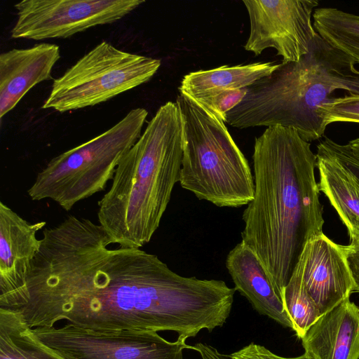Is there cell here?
I'll list each match as a JSON object with an SVG mask.
<instances>
[{
    "instance_id": "cell-1",
    "label": "cell",
    "mask_w": 359,
    "mask_h": 359,
    "mask_svg": "<svg viewBox=\"0 0 359 359\" xmlns=\"http://www.w3.org/2000/svg\"><path fill=\"white\" fill-rule=\"evenodd\" d=\"M15 312L31 328L59 320L87 330L172 331L178 339L226 322L235 291L221 280L184 277L140 248H109L100 224L69 215L46 229Z\"/></svg>"
},
{
    "instance_id": "cell-2",
    "label": "cell",
    "mask_w": 359,
    "mask_h": 359,
    "mask_svg": "<svg viewBox=\"0 0 359 359\" xmlns=\"http://www.w3.org/2000/svg\"><path fill=\"white\" fill-rule=\"evenodd\" d=\"M255 191L242 215V241L257 255L282 299L307 242L323 233L316 154L293 128L267 127L255 139Z\"/></svg>"
},
{
    "instance_id": "cell-3",
    "label": "cell",
    "mask_w": 359,
    "mask_h": 359,
    "mask_svg": "<svg viewBox=\"0 0 359 359\" xmlns=\"http://www.w3.org/2000/svg\"><path fill=\"white\" fill-rule=\"evenodd\" d=\"M183 150L181 111L169 101L123 156L98 203V222L111 244L141 248L151 241L180 180Z\"/></svg>"
},
{
    "instance_id": "cell-4",
    "label": "cell",
    "mask_w": 359,
    "mask_h": 359,
    "mask_svg": "<svg viewBox=\"0 0 359 359\" xmlns=\"http://www.w3.org/2000/svg\"><path fill=\"white\" fill-rule=\"evenodd\" d=\"M355 60L318 33L309 51L298 61L280 63L269 76L248 88L243 100L229 111L225 123L239 129L281 126L306 141L320 139L327 126L320 113L333 93L359 95Z\"/></svg>"
},
{
    "instance_id": "cell-5",
    "label": "cell",
    "mask_w": 359,
    "mask_h": 359,
    "mask_svg": "<svg viewBox=\"0 0 359 359\" xmlns=\"http://www.w3.org/2000/svg\"><path fill=\"white\" fill-rule=\"evenodd\" d=\"M176 102L184 127L180 186L217 207L247 205L254 196V176L224 122L182 95Z\"/></svg>"
},
{
    "instance_id": "cell-6",
    "label": "cell",
    "mask_w": 359,
    "mask_h": 359,
    "mask_svg": "<svg viewBox=\"0 0 359 359\" xmlns=\"http://www.w3.org/2000/svg\"><path fill=\"white\" fill-rule=\"evenodd\" d=\"M147 111L131 109L114 126L53 158L27 190L32 201L49 199L65 211L103 191L123 156L142 135Z\"/></svg>"
},
{
    "instance_id": "cell-7",
    "label": "cell",
    "mask_w": 359,
    "mask_h": 359,
    "mask_svg": "<svg viewBox=\"0 0 359 359\" xmlns=\"http://www.w3.org/2000/svg\"><path fill=\"white\" fill-rule=\"evenodd\" d=\"M160 66L102 41L53 81L41 108L63 113L95 106L147 83Z\"/></svg>"
},
{
    "instance_id": "cell-8",
    "label": "cell",
    "mask_w": 359,
    "mask_h": 359,
    "mask_svg": "<svg viewBox=\"0 0 359 359\" xmlns=\"http://www.w3.org/2000/svg\"><path fill=\"white\" fill-rule=\"evenodd\" d=\"M35 337L64 359H183L186 341H170L156 332H94L68 323L32 329Z\"/></svg>"
},
{
    "instance_id": "cell-9",
    "label": "cell",
    "mask_w": 359,
    "mask_h": 359,
    "mask_svg": "<svg viewBox=\"0 0 359 359\" xmlns=\"http://www.w3.org/2000/svg\"><path fill=\"white\" fill-rule=\"evenodd\" d=\"M144 0H22L14 5L18 19L13 39H65L97 25L111 24Z\"/></svg>"
},
{
    "instance_id": "cell-10",
    "label": "cell",
    "mask_w": 359,
    "mask_h": 359,
    "mask_svg": "<svg viewBox=\"0 0 359 359\" xmlns=\"http://www.w3.org/2000/svg\"><path fill=\"white\" fill-rule=\"evenodd\" d=\"M250 18L245 49L255 55L273 48L282 62L298 61L310 50L317 34L313 13L317 0H243Z\"/></svg>"
},
{
    "instance_id": "cell-11",
    "label": "cell",
    "mask_w": 359,
    "mask_h": 359,
    "mask_svg": "<svg viewBox=\"0 0 359 359\" xmlns=\"http://www.w3.org/2000/svg\"><path fill=\"white\" fill-rule=\"evenodd\" d=\"M46 222L30 223L0 202V309L15 311L27 301V284L41 247L37 232Z\"/></svg>"
},
{
    "instance_id": "cell-12",
    "label": "cell",
    "mask_w": 359,
    "mask_h": 359,
    "mask_svg": "<svg viewBox=\"0 0 359 359\" xmlns=\"http://www.w3.org/2000/svg\"><path fill=\"white\" fill-rule=\"evenodd\" d=\"M305 249L304 285L322 316L350 297L353 279L342 245L321 233Z\"/></svg>"
},
{
    "instance_id": "cell-13",
    "label": "cell",
    "mask_w": 359,
    "mask_h": 359,
    "mask_svg": "<svg viewBox=\"0 0 359 359\" xmlns=\"http://www.w3.org/2000/svg\"><path fill=\"white\" fill-rule=\"evenodd\" d=\"M60 58V47L48 43L0 55L1 120L34 86L53 79V68Z\"/></svg>"
},
{
    "instance_id": "cell-14",
    "label": "cell",
    "mask_w": 359,
    "mask_h": 359,
    "mask_svg": "<svg viewBox=\"0 0 359 359\" xmlns=\"http://www.w3.org/2000/svg\"><path fill=\"white\" fill-rule=\"evenodd\" d=\"M302 341L311 359H359V307L346 299L322 315Z\"/></svg>"
},
{
    "instance_id": "cell-15",
    "label": "cell",
    "mask_w": 359,
    "mask_h": 359,
    "mask_svg": "<svg viewBox=\"0 0 359 359\" xmlns=\"http://www.w3.org/2000/svg\"><path fill=\"white\" fill-rule=\"evenodd\" d=\"M226 267L236 291L247 299L260 315L292 328L283 301L255 252L243 241L229 251Z\"/></svg>"
},
{
    "instance_id": "cell-16",
    "label": "cell",
    "mask_w": 359,
    "mask_h": 359,
    "mask_svg": "<svg viewBox=\"0 0 359 359\" xmlns=\"http://www.w3.org/2000/svg\"><path fill=\"white\" fill-rule=\"evenodd\" d=\"M278 65L274 62H258L192 72L183 77L178 89L180 95L192 100L209 98L226 90L250 86L269 76Z\"/></svg>"
},
{
    "instance_id": "cell-17",
    "label": "cell",
    "mask_w": 359,
    "mask_h": 359,
    "mask_svg": "<svg viewBox=\"0 0 359 359\" xmlns=\"http://www.w3.org/2000/svg\"><path fill=\"white\" fill-rule=\"evenodd\" d=\"M316 167L318 187L337 212L348 233H359V187L350 172L320 142Z\"/></svg>"
},
{
    "instance_id": "cell-18",
    "label": "cell",
    "mask_w": 359,
    "mask_h": 359,
    "mask_svg": "<svg viewBox=\"0 0 359 359\" xmlns=\"http://www.w3.org/2000/svg\"><path fill=\"white\" fill-rule=\"evenodd\" d=\"M0 359H64L34 334L18 312L0 309Z\"/></svg>"
},
{
    "instance_id": "cell-19",
    "label": "cell",
    "mask_w": 359,
    "mask_h": 359,
    "mask_svg": "<svg viewBox=\"0 0 359 359\" xmlns=\"http://www.w3.org/2000/svg\"><path fill=\"white\" fill-rule=\"evenodd\" d=\"M312 18L316 32L324 40L359 64V15L322 7L315 9Z\"/></svg>"
},
{
    "instance_id": "cell-20",
    "label": "cell",
    "mask_w": 359,
    "mask_h": 359,
    "mask_svg": "<svg viewBox=\"0 0 359 359\" xmlns=\"http://www.w3.org/2000/svg\"><path fill=\"white\" fill-rule=\"evenodd\" d=\"M306 256V252L304 248L282 294L285 312L292 325V329L300 339L321 316L316 304L309 295L304 285L303 273Z\"/></svg>"
},
{
    "instance_id": "cell-21",
    "label": "cell",
    "mask_w": 359,
    "mask_h": 359,
    "mask_svg": "<svg viewBox=\"0 0 359 359\" xmlns=\"http://www.w3.org/2000/svg\"><path fill=\"white\" fill-rule=\"evenodd\" d=\"M320 113L327 126L334 122L359 123V95L332 97L323 105Z\"/></svg>"
},
{
    "instance_id": "cell-22",
    "label": "cell",
    "mask_w": 359,
    "mask_h": 359,
    "mask_svg": "<svg viewBox=\"0 0 359 359\" xmlns=\"http://www.w3.org/2000/svg\"><path fill=\"white\" fill-rule=\"evenodd\" d=\"M247 93L246 87L226 90L212 97L193 101L225 123L227 113L241 103Z\"/></svg>"
},
{
    "instance_id": "cell-23",
    "label": "cell",
    "mask_w": 359,
    "mask_h": 359,
    "mask_svg": "<svg viewBox=\"0 0 359 359\" xmlns=\"http://www.w3.org/2000/svg\"><path fill=\"white\" fill-rule=\"evenodd\" d=\"M230 359H311L308 355L293 358L282 357L269 351L264 346L250 343L237 351L229 355Z\"/></svg>"
},
{
    "instance_id": "cell-24",
    "label": "cell",
    "mask_w": 359,
    "mask_h": 359,
    "mask_svg": "<svg viewBox=\"0 0 359 359\" xmlns=\"http://www.w3.org/2000/svg\"><path fill=\"white\" fill-rule=\"evenodd\" d=\"M350 243L343 245L346 262L353 279L352 292L359 293V233H348Z\"/></svg>"
},
{
    "instance_id": "cell-25",
    "label": "cell",
    "mask_w": 359,
    "mask_h": 359,
    "mask_svg": "<svg viewBox=\"0 0 359 359\" xmlns=\"http://www.w3.org/2000/svg\"><path fill=\"white\" fill-rule=\"evenodd\" d=\"M191 350L197 351L202 359H230L229 355L207 344L198 343L191 346Z\"/></svg>"
},
{
    "instance_id": "cell-26",
    "label": "cell",
    "mask_w": 359,
    "mask_h": 359,
    "mask_svg": "<svg viewBox=\"0 0 359 359\" xmlns=\"http://www.w3.org/2000/svg\"><path fill=\"white\" fill-rule=\"evenodd\" d=\"M348 144L355 155L359 158V137L350 140Z\"/></svg>"
}]
</instances>
